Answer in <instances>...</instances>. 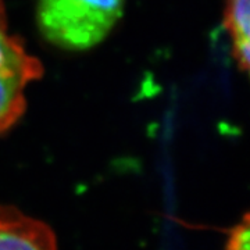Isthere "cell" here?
Masks as SVG:
<instances>
[{"label":"cell","instance_id":"cell-3","mask_svg":"<svg viewBox=\"0 0 250 250\" xmlns=\"http://www.w3.org/2000/svg\"><path fill=\"white\" fill-rule=\"evenodd\" d=\"M0 250H59L52 228L16 207L0 206Z\"/></svg>","mask_w":250,"mask_h":250},{"label":"cell","instance_id":"cell-5","mask_svg":"<svg viewBox=\"0 0 250 250\" xmlns=\"http://www.w3.org/2000/svg\"><path fill=\"white\" fill-rule=\"evenodd\" d=\"M225 250H250V213L231 231Z\"/></svg>","mask_w":250,"mask_h":250},{"label":"cell","instance_id":"cell-2","mask_svg":"<svg viewBox=\"0 0 250 250\" xmlns=\"http://www.w3.org/2000/svg\"><path fill=\"white\" fill-rule=\"evenodd\" d=\"M43 75V67L24 42L13 35L0 0V135L20 121L27 108V88Z\"/></svg>","mask_w":250,"mask_h":250},{"label":"cell","instance_id":"cell-1","mask_svg":"<svg viewBox=\"0 0 250 250\" xmlns=\"http://www.w3.org/2000/svg\"><path fill=\"white\" fill-rule=\"evenodd\" d=\"M124 4L125 0H38L36 25L50 45L83 52L107 38Z\"/></svg>","mask_w":250,"mask_h":250},{"label":"cell","instance_id":"cell-4","mask_svg":"<svg viewBox=\"0 0 250 250\" xmlns=\"http://www.w3.org/2000/svg\"><path fill=\"white\" fill-rule=\"evenodd\" d=\"M224 27L235 60L250 77V0H224Z\"/></svg>","mask_w":250,"mask_h":250}]
</instances>
